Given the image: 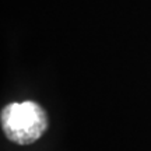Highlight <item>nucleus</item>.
Listing matches in <instances>:
<instances>
[{
    "mask_svg": "<svg viewBox=\"0 0 151 151\" xmlns=\"http://www.w3.org/2000/svg\"><path fill=\"white\" fill-rule=\"evenodd\" d=\"M1 127L9 140L27 146L45 133L48 118L37 102H14L1 111Z\"/></svg>",
    "mask_w": 151,
    "mask_h": 151,
    "instance_id": "nucleus-1",
    "label": "nucleus"
}]
</instances>
